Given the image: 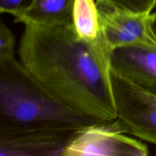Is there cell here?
<instances>
[{"instance_id":"30bf717a","label":"cell","mask_w":156,"mask_h":156,"mask_svg":"<svg viewBox=\"0 0 156 156\" xmlns=\"http://www.w3.org/2000/svg\"><path fill=\"white\" fill-rule=\"evenodd\" d=\"M98 6L138 14H152L156 0H96Z\"/></svg>"},{"instance_id":"4fadbf2b","label":"cell","mask_w":156,"mask_h":156,"mask_svg":"<svg viewBox=\"0 0 156 156\" xmlns=\"http://www.w3.org/2000/svg\"><path fill=\"white\" fill-rule=\"evenodd\" d=\"M151 21H152V27H153V29L156 34V12L151 14Z\"/></svg>"},{"instance_id":"8992f818","label":"cell","mask_w":156,"mask_h":156,"mask_svg":"<svg viewBox=\"0 0 156 156\" xmlns=\"http://www.w3.org/2000/svg\"><path fill=\"white\" fill-rule=\"evenodd\" d=\"M111 69L123 80L156 95V47L129 45L111 52Z\"/></svg>"},{"instance_id":"9c48e42d","label":"cell","mask_w":156,"mask_h":156,"mask_svg":"<svg viewBox=\"0 0 156 156\" xmlns=\"http://www.w3.org/2000/svg\"><path fill=\"white\" fill-rule=\"evenodd\" d=\"M73 25L78 37L84 41L94 42L103 38L96 0H75Z\"/></svg>"},{"instance_id":"5b68a950","label":"cell","mask_w":156,"mask_h":156,"mask_svg":"<svg viewBox=\"0 0 156 156\" xmlns=\"http://www.w3.org/2000/svg\"><path fill=\"white\" fill-rule=\"evenodd\" d=\"M98 7L102 37L110 51L129 45L156 47V34L151 14Z\"/></svg>"},{"instance_id":"52a82bcc","label":"cell","mask_w":156,"mask_h":156,"mask_svg":"<svg viewBox=\"0 0 156 156\" xmlns=\"http://www.w3.org/2000/svg\"><path fill=\"white\" fill-rule=\"evenodd\" d=\"M78 131L0 135V155L60 156Z\"/></svg>"},{"instance_id":"277c9868","label":"cell","mask_w":156,"mask_h":156,"mask_svg":"<svg viewBox=\"0 0 156 156\" xmlns=\"http://www.w3.org/2000/svg\"><path fill=\"white\" fill-rule=\"evenodd\" d=\"M111 75L117 119L125 133L156 146V95Z\"/></svg>"},{"instance_id":"3957f363","label":"cell","mask_w":156,"mask_h":156,"mask_svg":"<svg viewBox=\"0 0 156 156\" xmlns=\"http://www.w3.org/2000/svg\"><path fill=\"white\" fill-rule=\"evenodd\" d=\"M117 119L79 129L60 156H146V145L126 135Z\"/></svg>"},{"instance_id":"ba28073f","label":"cell","mask_w":156,"mask_h":156,"mask_svg":"<svg viewBox=\"0 0 156 156\" xmlns=\"http://www.w3.org/2000/svg\"><path fill=\"white\" fill-rule=\"evenodd\" d=\"M75 0H34L26 9L14 15L24 25L56 26L73 24Z\"/></svg>"},{"instance_id":"7a4b0ae2","label":"cell","mask_w":156,"mask_h":156,"mask_svg":"<svg viewBox=\"0 0 156 156\" xmlns=\"http://www.w3.org/2000/svg\"><path fill=\"white\" fill-rule=\"evenodd\" d=\"M97 123L50 94L20 61H0V135L77 131Z\"/></svg>"},{"instance_id":"6da1fadb","label":"cell","mask_w":156,"mask_h":156,"mask_svg":"<svg viewBox=\"0 0 156 156\" xmlns=\"http://www.w3.org/2000/svg\"><path fill=\"white\" fill-rule=\"evenodd\" d=\"M18 55L30 74L69 108L100 123L117 118L111 51L104 38L82 40L73 24H26Z\"/></svg>"},{"instance_id":"7c38bea8","label":"cell","mask_w":156,"mask_h":156,"mask_svg":"<svg viewBox=\"0 0 156 156\" xmlns=\"http://www.w3.org/2000/svg\"><path fill=\"white\" fill-rule=\"evenodd\" d=\"M34 0H0V11L12 16L27 9Z\"/></svg>"},{"instance_id":"8fae6325","label":"cell","mask_w":156,"mask_h":156,"mask_svg":"<svg viewBox=\"0 0 156 156\" xmlns=\"http://www.w3.org/2000/svg\"><path fill=\"white\" fill-rule=\"evenodd\" d=\"M15 37L3 21L0 23V61L14 57Z\"/></svg>"}]
</instances>
